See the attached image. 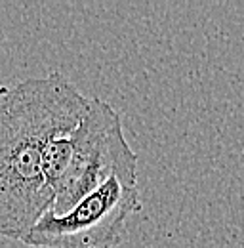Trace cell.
I'll use <instances>...</instances> for the list:
<instances>
[{"label":"cell","instance_id":"7a4b0ae2","mask_svg":"<svg viewBox=\"0 0 244 248\" xmlns=\"http://www.w3.org/2000/svg\"><path fill=\"white\" fill-rule=\"evenodd\" d=\"M42 174L54 195L52 214H65L113 176L137 186V155L117 109L90 95L78 124L46 145Z\"/></svg>","mask_w":244,"mask_h":248},{"label":"cell","instance_id":"6da1fadb","mask_svg":"<svg viewBox=\"0 0 244 248\" xmlns=\"http://www.w3.org/2000/svg\"><path fill=\"white\" fill-rule=\"evenodd\" d=\"M88 97L65 75L29 77L0 86V237L19 241L54 195L42 174L46 145L82 119Z\"/></svg>","mask_w":244,"mask_h":248},{"label":"cell","instance_id":"3957f363","mask_svg":"<svg viewBox=\"0 0 244 248\" xmlns=\"http://www.w3.org/2000/svg\"><path fill=\"white\" fill-rule=\"evenodd\" d=\"M141 208L137 186L113 176L65 214L46 212L21 243L30 248H119L128 219Z\"/></svg>","mask_w":244,"mask_h":248}]
</instances>
